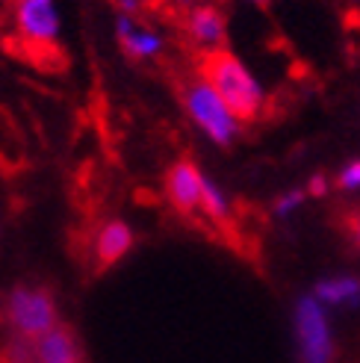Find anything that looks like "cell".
Returning a JSON list of instances; mask_svg holds the SVG:
<instances>
[{"instance_id": "obj_18", "label": "cell", "mask_w": 360, "mask_h": 363, "mask_svg": "<svg viewBox=\"0 0 360 363\" xmlns=\"http://www.w3.org/2000/svg\"><path fill=\"white\" fill-rule=\"evenodd\" d=\"M331 192V180H328V174H313L310 180H308V195L310 198H325Z\"/></svg>"}, {"instance_id": "obj_11", "label": "cell", "mask_w": 360, "mask_h": 363, "mask_svg": "<svg viewBox=\"0 0 360 363\" xmlns=\"http://www.w3.org/2000/svg\"><path fill=\"white\" fill-rule=\"evenodd\" d=\"M201 216L215 228V233L222 237H233V219H230V204L227 195L215 180H204V195H201Z\"/></svg>"}, {"instance_id": "obj_17", "label": "cell", "mask_w": 360, "mask_h": 363, "mask_svg": "<svg viewBox=\"0 0 360 363\" xmlns=\"http://www.w3.org/2000/svg\"><path fill=\"white\" fill-rule=\"evenodd\" d=\"M113 6L116 15H128L136 21H142V15H145V0H113Z\"/></svg>"}, {"instance_id": "obj_5", "label": "cell", "mask_w": 360, "mask_h": 363, "mask_svg": "<svg viewBox=\"0 0 360 363\" xmlns=\"http://www.w3.org/2000/svg\"><path fill=\"white\" fill-rule=\"evenodd\" d=\"M296 334H298L301 363H331L334 360V340H331V328H328V316L322 311V301L316 296L298 298Z\"/></svg>"}, {"instance_id": "obj_8", "label": "cell", "mask_w": 360, "mask_h": 363, "mask_svg": "<svg viewBox=\"0 0 360 363\" xmlns=\"http://www.w3.org/2000/svg\"><path fill=\"white\" fill-rule=\"evenodd\" d=\"M136 245V233L124 219H106L98 225L92 237V272L103 275L113 266H118Z\"/></svg>"}, {"instance_id": "obj_3", "label": "cell", "mask_w": 360, "mask_h": 363, "mask_svg": "<svg viewBox=\"0 0 360 363\" xmlns=\"http://www.w3.org/2000/svg\"><path fill=\"white\" fill-rule=\"evenodd\" d=\"M177 101L184 106L186 118L201 130L213 145L230 148L233 142L242 136V121L227 110V104L213 92V86L192 68L189 74L174 80Z\"/></svg>"}, {"instance_id": "obj_1", "label": "cell", "mask_w": 360, "mask_h": 363, "mask_svg": "<svg viewBox=\"0 0 360 363\" xmlns=\"http://www.w3.org/2000/svg\"><path fill=\"white\" fill-rule=\"evenodd\" d=\"M12 35H6V45L21 50V60L33 68L60 74L68 68V57L60 42V9L57 0H12L9 4Z\"/></svg>"}, {"instance_id": "obj_19", "label": "cell", "mask_w": 360, "mask_h": 363, "mask_svg": "<svg viewBox=\"0 0 360 363\" xmlns=\"http://www.w3.org/2000/svg\"><path fill=\"white\" fill-rule=\"evenodd\" d=\"M166 4L177 12V15H184L186 9H192V6H201V4H210V0H166Z\"/></svg>"}, {"instance_id": "obj_21", "label": "cell", "mask_w": 360, "mask_h": 363, "mask_svg": "<svg viewBox=\"0 0 360 363\" xmlns=\"http://www.w3.org/2000/svg\"><path fill=\"white\" fill-rule=\"evenodd\" d=\"M245 4H251V6H272L275 0H245Z\"/></svg>"}, {"instance_id": "obj_2", "label": "cell", "mask_w": 360, "mask_h": 363, "mask_svg": "<svg viewBox=\"0 0 360 363\" xmlns=\"http://www.w3.org/2000/svg\"><path fill=\"white\" fill-rule=\"evenodd\" d=\"M192 68L213 86V92L227 104V110L242 124H254L263 116V106H266L263 86L230 48L195 50Z\"/></svg>"}, {"instance_id": "obj_4", "label": "cell", "mask_w": 360, "mask_h": 363, "mask_svg": "<svg viewBox=\"0 0 360 363\" xmlns=\"http://www.w3.org/2000/svg\"><path fill=\"white\" fill-rule=\"evenodd\" d=\"M6 319L12 325L15 337H24L30 342L42 340L47 331H53L62 322L53 289L50 286H30V284L12 286V293L6 298Z\"/></svg>"}, {"instance_id": "obj_16", "label": "cell", "mask_w": 360, "mask_h": 363, "mask_svg": "<svg viewBox=\"0 0 360 363\" xmlns=\"http://www.w3.org/2000/svg\"><path fill=\"white\" fill-rule=\"evenodd\" d=\"M337 189H343V192H357L360 189V157L357 160H349L343 169H339L337 174Z\"/></svg>"}, {"instance_id": "obj_12", "label": "cell", "mask_w": 360, "mask_h": 363, "mask_svg": "<svg viewBox=\"0 0 360 363\" xmlns=\"http://www.w3.org/2000/svg\"><path fill=\"white\" fill-rule=\"evenodd\" d=\"M313 296L322 304H357L360 301V278H354V275L325 278L313 286Z\"/></svg>"}, {"instance_id": "obj_7", "label": "cell", "mask_w": 360, "mask_h": 363, "mask_svg": "<svg viewBox=\"0 0 360 363\" xmlns=\"http://www.w3.org/2000/svg\"><path fill=\"white\" fill-rule=\"evenodd\" d=\"M180 18V30H184L186 42L195 50H213V48H227V15L219 4H201L186 9Z\"/></svg>"}, {"instance_id": "obj_6", "label": "cell", "mask_w": 360, "mask_h": 363, "mask_svg": "<svg viewBox=\"0 0 360 363\" xmlns=\"http://www.w3.org/2000/svg\"><path fill=\"white\" fill-rule=\"evenodd\" d=\"M204 172L198 169L192 157H177L166 172V198L177 216L192 219L201 213V195H204Z\"/></svg>"}, {"instance_id": "obj_15", "label": "cell", "mask_w": 360, "mask_h": 363, "mask_svg": "<svg viewBox=\"0 0 360 363\" xmlns=\"http://www.w3.org/2000/svg\"><path fill=\"white\" fill-rule=\"evenodd\" d=\"M304 201H308V189H290V192H281V195L275 198L272 210H275V216L286 219V216H293Z\"/></svg>"}, {"instance_id": "obj_13", "label": "cell", "mask_w": 360, "mask_h": 363, "mask_svg": "<svg viewBox=\"0 0 360 363\" xmlns=\"http://www.w3.org/2000/svg\"><path fill=\"white\" fill-rule=\"evenodd\" d=\"M0 363H39L35 342L24 337H12L6 346H0Z\"/></svg>"}, {"instance_id": "obj_20", "label": "cell", "mask_w": 360, "mask_h": 363, "mask_svg": "<svg viewBox=\"0 0 360 363\" xmlns=\"http://www.w3.org/2000/svg\"><path fill=\"white\" fill-rule=\"evenodd\" d=\"M6 15H9V6H6V0H0V27H4Z\"/></svg>"}, {"instance_id": "obj_9", "label": "cell", "mask_w": 360, "mask_h": 363, "mask_svg": "<svg viewBox=\"0 0 360 363\" xmlns=\"http://www.w3.org/2000/svg\"><path fill=\"white\" fill-rule=\"evenodd\" d=\"M116 39H118L121 53L130 62H151L157 57H163V50H166L163 35L128 15H116Z\"/></svg>"}, {"instance_id": "obj_22", "label": "cell", "mask_w": 360, "mask_h": 363, "mask_svg": "<svg viewBox=\"0 0 360 363\" xmlns=\"http://www.w3.org/2000/svg\"><path fill=\"white\" fill-rule=\"evenodd\" d=\"M351 4H360V0H351Z\"/></svg>"}, {"instance_id": "obj_14", "label": "cell", "mask_w": 360, "mask_h": 363, "mask_svg": "<svg viewBox=\"0 0 360 363\" xmlns=\"http://www.w3.org/2000/svg\"><path fill=\"white\" fill-rule=\"evenodd\" d=\"M337 228H339V233H343V237L351 242V248H357V251H360V204L339 213Z\"/></svg>"}, {"instance_id": "obj_10", "label": "cell", "mask_w": 360, "mask_h": 363, "mask_svg": "<svg viewBox=\"0 0 360 363\" xmlns=\"http://www.w3.org/2000/svg\"><path fill=\"white\" fill-rule=\"evenodd\" d=\"M35 354H39V363H86L80 337L65 322H60L42 340H35Z\"/></svg>"}]
</instances>
